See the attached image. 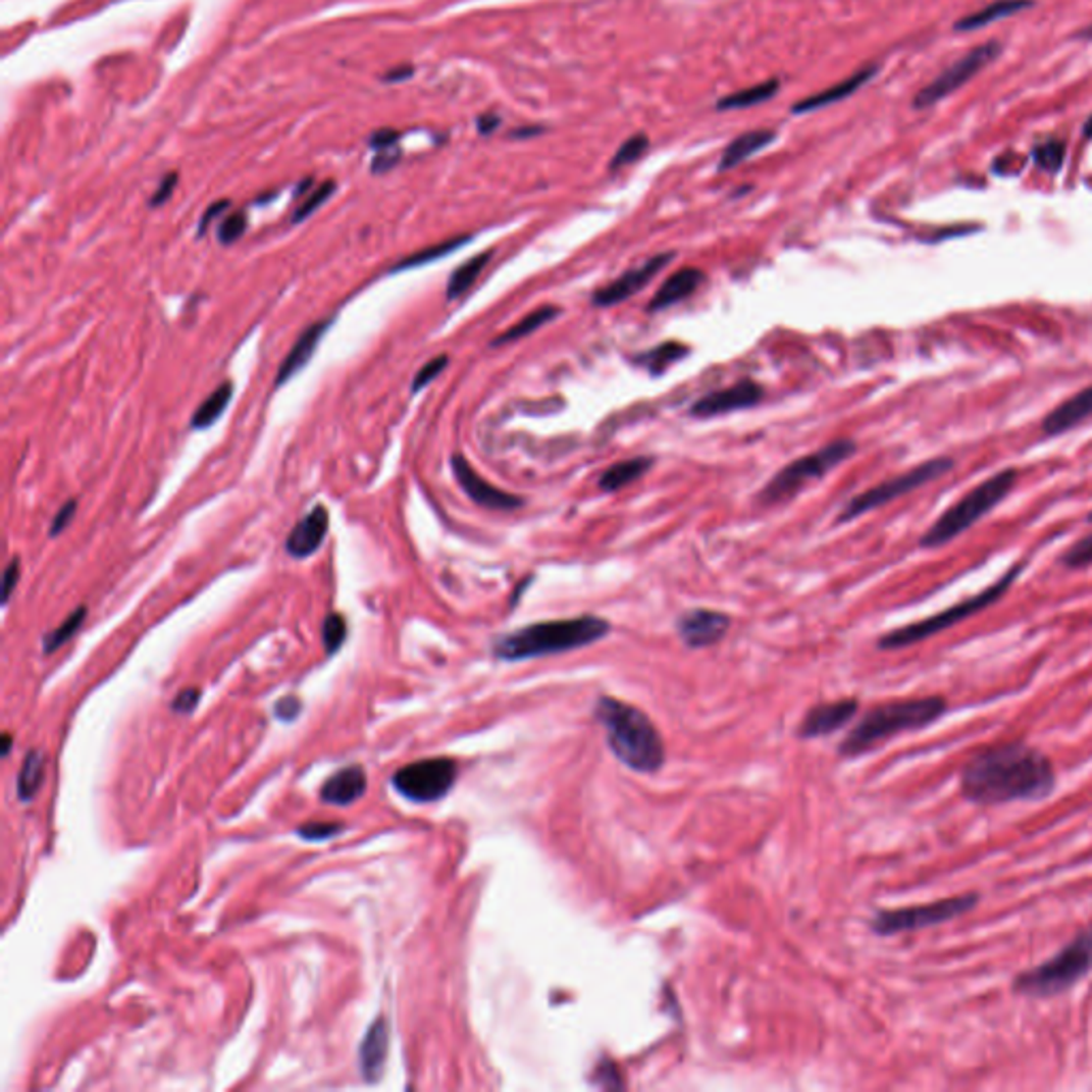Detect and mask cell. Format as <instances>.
Masks as SVG:
<instances>
[{
    "instance_id": "cell-34",
    "label": "cell",
    "mask_w": 1092,
    "mask_h": 1092,
    "mask_svg": "<svg viewBox=\"0 0 1092 1092\" xmlns=\"http://www.w3.org/2000/svg\"><path fill=\"white\" fill-rule=\"evenodd\" d=\"M472 238L470 236H463V238H453L449 242H443L437 246H431V248H425V250H418L416 254H412V257L400 261L398 265H395L391 271H404V269H410V267H421V265H427L431 261H437L447 257V254L455 252L457 248H461L463 244H468Z\"/></svg>"
},
{
    "instance_id": "cell-13",
    "label": "cell",
    "mask_w": 1092,
    "mask_h": 1092,
    "mask_svg": "<svg viewBox=\"0 0 1092 1092\" xmlns=\"http://www.w3.org/2000/svg\"><path fill=\"white\" fill-rule=\"evenodd\" d=\"M672 259H675V254L672 252H664V254H658V257H651L648 261L619 275L617 280L597 289L591 295V304L595 308H613L617 304H623V301L640 293Z\"/></svg>"
},
{
    "instance_id": "cell-50",
    "label": "cell",
    "mask_w": 1092,
    "mask_h": 1092,
    "mask_svg": "<svg viewBox=\"0 0 1092 1092\" xmlns=\"http://www.w3.org/2000/svg\"><path fill=\"white\" fill-rule=\"evenodd\" d=\"M395 142H398V133H393V131H380V133L374 135V139H371V146H376V148H386V146H391V144H395Z\"/></svg>"
},
{
    "instance_id": "cell-22",
    "label": "cell",
    "mask_w": 1092,
    "mask_h": 1092,
    "mask_svg": "<svg viewBox=\"0 0 1092 1092\" xmlns=\"http://www.w3.org/2000/svg\"><path fill=\"white\" fill-rule=\"evenodd\" d=\"M367 789V775L361 766H348L337 771L333 777L324 781L320 789V798L327 804L346 807L359 800Z\"/></svg>"
},
{
    "instance_id": "cell-35",
    "label": "cell",
    "mask_w": 1092,
    "mask_h": 1092,
    "mask_svg": "<svg viewBox=\"0 0 1092 1092\" xmlns=\"http://www.w3.org/2000/svg\"><path fill=\"white\" fill-rule=\"evenodd\" d=\"M86 615H88V609L80 607L62 621L60 627H56V630H52L50 634H45V638H43V654L50 656V654H54V651H58L62 644H66L68 640H71L77 634L80 627H82Z\"/></svg>"
},
{
    "instance_id": "cell-4",
    "label": "cell",
    "mask_w": 1092,
    "mask_h": 1092,
    "mask_svg": "<svg viewBox=\"0 0 1092 1092\" xmlns=\"http://www.w3.org/2000/svg\"><path fill=\"white\" fill-rule=\"evenodd\" d=\"M947 709L943 695H924V698L892 700L873 707L843 738L839 753L847 760L865 756L894 736L937 724Z\"/></svg>"
},
{
    "instance_id": "cell-7",
    "label": "cell",
    "mask_w": 1092,
    "mask_h": 1092,
    "mask_svg": "<svg viewBox=\"0 0 1092 1092\" xmlns=\"http://www.w3.org/2000/svg\"><path fill=\"white\" fill-rule=\"evenodd\" d=\"M1020 570H1022V566H1013L1007 574H1003V578H998L994 585H990L982 593L973 595L969 600H963V602L954 604V607H949V609H945V611H941V613H937L933 617L909 623L904 627H898V630H892L890 634L881 636L879 642H877L879 648L894 651V648L912 646L916 642L928 640V638H933V636L949 630V627H954V625L967 621L973 615L986 611L988 607H992L994 602H998L1007 593V589L1013 585V580L1020 576Z\"/></svg>"
},
{
    "instance_id": "cell-8",
    "label": "cell",
    "mask_w": 1092,
    "mask_h": 1092,
    "mask_svg": "<svg viewBox=\"0 0 1092 1092\" xmlns=\"http://www.w3.org/2000/svg\"><path fill=\"white\" fill-rule=\"evenodd\" d=\"M853 453L855 443H851V439H836V443H830L828 447L816 453H809L792 463H787L781 472H777L766 482V486L758 496V502L764 506H773L796 498L807 484L822 480L836 466H841L843 461L853 457Z\"/></svg>"
},
{
    "instance_id": "cell-53",
    "label": "cell",
    "mask_w": 1092,
    "mask_h": 1092,
    "mask_svg": "<svg viewBox=\"0 0 1092 1092\" xmlns=\"http://www.w3.org/2000/svg\"><path fill=\"white\" fill-rule=\"evenodd\" d=\"M1088 519H1090V521H1092V513H1090V517H1088Z\"/></svg>"
},
{
    "instance_id": "cell-17",
    "label": "cell",
    "mask_w": 1092,
    "mask_h": 1092,
    "mask_svg": "<svg viewBox=\"0 0 1092 1092\" xmlns=\"http://www.w3.org/2000/svg\"><path fill=\"white\" fill-rule=\"evenodd\" d=\"M329 531V510L324 506H314L310 513L301 519L287 538V553L295 560L314 555Z\"/></svg>"
},
{
    "instance_id": "cell-32",
    "label": "cell",
    "mask_w": 1092,
    "mask_h": 1092,
    "mask_svg": "<svg viewBox=\"0 0 1092 1092\" xmlns=\"http://www.w3.org/2000/svg\"><path fill=\"white\" fill-rule=\"evenodd\" d=\"M689 355V348L685 344H679V342H664L656 348H651L648 353L640 355L638 357V363L642 367H646L651 374L658 376V374H664V371L672 365L677 363L681 359H685Z\"/></svg>"
},
{
    "instance_id": "cell-25",
    "label": "cell",
    "mask_w": 1092,
    "mask_h": 1092,
    "mask_svg": "<svg viewBox=\"0 0 1092 1092\" xmlns=\"http://www.w3.org/2000/svg\"><path fill=\"white\" fill-rule=\"evenodd\" d=\"M875 73H877V66H865L863 71L853 73V75L847 77L845 82H841V84H836V86H832V88L820 92V95H813V97L800 101V103L794 107V111H796V113H804V111H816V109L826 107V105H832V103H839V101L851 97L857 88H863Z\"/></svg>"
},
{
    "instance_id": "cell-5",
    "label": "cell",
    "mask_w": 1092,
    "mask_h": 1092,
    "mask_svg": "<svg viewBox=\"0 0 1092 1092\" xmlns=\"http://www.w3.org/2000/svg\"><path fill=\"white\" fill-rule=\"evenodd\" d=\"M1088 973H1092V926L1084 928L1050 960L1018 973L1011 988L1022 996L1050 998L1072 990Z\"/></svg>"
},
{
    "instance_id": "cell-33",
    "label": "cell",
    "mask_w": 1092,
    "mask_h": 1092,
    "mask_svg": "<svg viewBox=\"0 0 1092 1092\" xmlns=\"http://www.w3.org/2000/svg\"><path fill=\"white\" fill-rule=\"evenodd\" d=\"M779 90V82L773 80V82H766V84H760V86H753L749 90H740V92H734V95L726 97V99H719L717 103V109H740V107H753V105H760L764 101H769L777 95Z\"/></svg>"
},
{
    "instance_id": "cell-46",
    "label": "cell",
    "mask_w": 1092,
    "mask_h": 1092,
    "mask_svg": "<svg viewBox=\"0 0 1092 1092\" xmlns=\"http://www.w3.org/2000/svg\"><path fill=\"white\" fill-rule=\"evenodd\" d=\"M19 568H21V562L19 557H13V560L9 562V566L5 568V574H3V602H9L17 580H19Z\"/></svg>"
},
{
    "instance_id": "cell-3",
    "label": "cell",
    "mask_w": 1092,
    "mask_h": 1092,
    "mask_svg": "<svg viewBox=\"0 0 1092 1092\" xmlns=\"http://www.w3.org/2000/svg\"><path fill=\"white\" fill-rule=\"evenodd\" d=\"M611 634V623L602 617L583 615L574 619H557L531 623L500 636L493 642V656L504 662H523L568 654L589 646Z\"/></svg>"
},
{
    "instance_id": "cell-29",
    "label": "cell",
    "mask_w": 1092,
    "mask_h": 1092,
    "mask_svg": "<svg viewBox=\"0 0 1092 1092\" xmlns=\"http://www.w3.org/2000/svg\"><path fill=\"white\" fill-rule=\"evenodd\" d=\"M562 314V308L557 306H542L538 310L529 312L527 316H523L517 324H513L508 331H504L500 337H496L491 342V346H504V344H510V342H517V340H523L531 333H536L538 329H542L544 324H549L551 320H555L557 316Z\"/></svg>"
},
{
    "instance_id": "cell-52",
    "label": "cell",
    "mask_w": 1092,
    "mask_h": 1092,
    "mask_svg": "<svg viewBox=\"0 0 1092 1092\" xmlns=\"http://www.w3.org/2000/svg\"><path fill=\"white\" fill-rule=\"evenodd\" d=\"M1078 37H1080V39H1086V41H1090V39H1092V24H1090L1088 29L1080 31V33H1078Z\"/></svg>"
},
{
    "instance_id": "cell-19",
    "label": "cell",
    "mask_w": 1092,
    "mask_h": 1092,
    "mask_svg": "<svg viewBox=\"0 0 1092 1092\" xmlns=\"http://www.w3.org/2000/svg\"><path fill=\"white\" fill-rule=\"evenodd\" d=\"M705 282H707V275L703 269H695V267L679 269L677 273H672L668 277V280L662 284V289L656 293V297L651 299L648 312H662V310L681 304V301L691 297Z\"/></svg>"
},
{
    "instance_id": "cell-2",
    "label": "cell",
    "mask_w": 1092,
    "mask_h": 1092,
    "mask_svg": "<svg viewBox=\"0 0 1092 1092\" xmlns=\"http://www.w3.org/2000/svg\"><path fill=\"white\" fill-rule=\"evenodd\" d=\"M595 719L607 732V742L615 758L636 773H658L666 762V747L660 730L646 713L613 695H602L595 705Z\"/></svg>"
},
{
    "instance_id": "cell-21",
    "label": "cell",
    "mask_w": 1092,
    "mask_h": 1092,
    "mask_svg": "<svg viewBox=\"0 0 1092 1092\" xmlns=\"http://www.w3.org/2000/svg\"><path fill=\"white\" fill-rule=\"evenodd\" d=\"M1088 416H1092V386H1086L1084 391L1076 393L1074 398H1069L1060 406H1056L1043 421V433L1045 435H1060L1069 429L1078 427L1084 423Z\"/></svg>"
},
{
    "instance_id": "cell-10",
    "label": "cell",
    "mask_w": 1092,
    "mask_h": 1092,
    "mask_svg": "<svg viewBox=\"0 0 1092 1092\" xmlns=\"http://www.w3.org/2000/svg\"><path fill=\"white\" fill-rule=\"evenodd\" d=\"M951 468H954V461L947 459V457L924 461V463H920V466H916L914 470L898 474V476H894L890 480L879 482V484L873 486V489H869L865 493L855 496L853 500H849L845 504V508H843V513L839 515V521H853L860 515H867V513H871V510H875L879 506H886L892 500H898L902 496H907V493L920 489V486L937 480L939 476L947 474Z\"/></svg>"
},
{
    "instance_id": "cell-47",
    "label": "cell",
    "mask_w": 1092,
    "mask_h": 1092,
    "mask_svg": "<svg viewBox=\"0 0 1092 1092\" xmlns=\"http://www.w3.org/2000/svg\"><path fill=\"white\" fill-rule=\"evenodd\" d=\"M299 713H301V703L293 698V695H287V698H282L275 705V717L280 719V722H293Z\"/></svg>"
},
{
    "instance_id": "cell-49",
    "label": "cell",
    "mask_w": 1092,
    "mask_h": 1092,
    "mask_svg": "<svg viewBox=\"0 0 1092 1092\" xmlns=\"http://www.w3.org/2000/svg\"><path fill=\"white\" fill-rule=\"evenodd\" d=\"M226 207H228V201H218V203H214L212 207H209V209H207V212H205V216L201 218V224H199V233H201V236L205 233V228L209 226V222H212V220H214V218H216V216H218L220 212H224V209H226Z\"/></svg>"
},
{
    "instance_id": "cell-37",
    "label": "cell",
    "mask_w": 1092,
    "mask_h": 1092,
    "mask_svg": "<svg viewBox=\"0 0 1092 1092\" xmlns=\"http://www.w3.org/2000/svg\"><path fill=\"white\" fill-rule=\"evenodd\" d=\"M348 634L346 619L340 613H331L322 623V644L327 648V654L333 656L335 651L344 644Z\"/></svg>"
},
{
    "instance_id": "cell-6",
    "label": "cell",
    "mask_w": 1092,
    "mask_h": 1092,
    "mask_svg": "<svg viewBox=\"0 0 1092 1092\" xmlns=\"http://www.w3.org/2000/svg\"><path fill=\"white\" fill-rule=\"evenodd\" d=\"M1018 470L1007 468L984 480L982 484L975 486L965 498H960L954 506L947 508L945 513L933 523L922 536V547L935 549L958 538L960 533L971 529L980 519H984L990 510L998 506L1018 482Z\"/></svg>"
},
{
    "instance_id": "cell-44",
    "label": "cell",
    "mask_w": 1092,
    "mask_h": 1092,
    "mask_svg": "<svg viewBox=\"0 0 1092 1092\" xmlns=\"http://www.w3.org/2000/svg\"><path fill=\"white\" fill-rule=\"evenodd\" d=\"M75 513H77V502H75V500H68V502H66V504H64V506H62V508L58 510V515H56V517H54V521H52V527H50V538H56V536H60V533H62V531H64V529H66L68 525H71V521H73Z\"/></svg>"
},
{
    "instance_id": "cell-16",
    "label": "cell",
    "mask_w": 1092,
    "mask_h": 1092,
    "mask_svg": "<svg viewBox=\"0 0 1092 1092\" xmlns=\"http://www.w3.org/2000/svg\"><path fill=\"white\" fill-rule=\"evenodd\" d=\"M730 630V617L717 611L693 609L677 621V632L689 648L713 646Z\"/></svg>"
},
{
    "instance_id": "cell-38",
    "label": "cell",
    "mask_w": 1092,
    "mask_h": 1092,
    "mask_svg": "<svg viewBox=\"0 0 1092 1092\" xmlns=\"http://www.w3.org/2000/svg\"><path fill=\"white\" fill-rule=\"evenodd\" d=\"M1033 158L1037 165L1045 171L1056 173L1062 167L1064 160V144L1062 142H1045L1033 150Z\"/></svg>"
},
{
    "instance_id": "cell-12",
    "label": "cell",
    "mask_w": 1092,
    "mask_h": 1092,
    "mask_svg": "<svg viewBox=\"0 0 1092 1092\" xmlns=\"http://www.w3.org/2000/svg\"><path fill=\"white\" fill-rule=\"evenodd\" d=\"M1001 50H1003L1001 43H996V41L984 43V45H980V48L971 50L958 62L951 64L947 71H943L937 80H933L931 84H928L922 92H918L914 107L922 109V107H931V105L939 103L941 99L951 95L954 90L963 88L971 77L978 75L986 64L996 60L998 54H1001Z\"/></svg>"
},
{
    "instance_id": "cell-14",
    "label": "cell",
    "mask_w": 1092,
    "mask_h": 1092,
    "mask_svg": "<svg viewBox=\"0 0 1092 1092\" xmlns=\"http://www.w3.org/2000/svg\"><path fill=\"white\" fill-rule=\"evenodd\" d=\"M451 468H453V474L459 482V486L463 491H466V496L478 504V506H484V508H491V510H515V508H521L523 506V500L513 496V493H506V491H500L498 486H493L491 482H486L472 466L470 461L463 457V455H453L451 459Z\"/></svg>"
},
{
    "instance_id": "cell-20",
    "label": "cell",
    "mask_w": 1092,
    "mask_h": 1092,
    "mask_svg": "<svg viewBox=\"0 0 1092 1092\" xmlns=\"http://www.w3.org/2000/svg\"><path fill=\"white\" fill-rule=\"evenodd\" d=\"M329 324H331L329 320L327 322H324V320L314 322V324H310L308 329H304V333L297 337L295 346L291 348V353L282 361L280 369H277V376H275V386L277 388L284 386L295 374H299V371L308 365V361L314 357V351L318 348L324 331L329 329Z\"/></svg>"
},
{
    "instance_id": "cell-23",
    "label": "cell",
    "mask_w": 1092,
    "mask_h": 1092,
    "mask_svg": "<svg viewBox=\"0 0 1092 1092\" xmlns=\"http://www.w3.org/2000/svg\"><path fill=\"white\" fill-rule=\"evenodd\" d=\"M388 1054V1027L384 1018L374 1020L361 1043V1074L367 1082H376Z\"/></svg>"
},
{
    "instance_id": "cell-40",
    "label": "cell",
    "mask_w": 1092,
    "mask_h": 1092,
    "mask_svg": "<svg viewBox=\"0 0 1092 1092\" xmlns=\"http://www.w3.org/2000/svg\"><path fill=\"white\" fill-rule=\"evenodd\" d=\"M333 191H335V181L322 184L320 189H316L304 203H301V205L297 207V212H295V216H293V222H301L304 218H308L310 214H314L316 209L333 195Z\"/></svg>"
},
{
    "instance_id": "cell-41",
    "label": "cell",
    "mask_w": 1092,
    "mask_h": 1092,
    "mask_svg": "<svg viewBox=\"0 0 1092 1092\" xmlns=\"http://www.w3.org/2000/svg\"><path fill=\"white\" fill-rule=\"evenodd\" d=\"M447 365H449V357L447 355H439V357L431 359L429 363H425L421 369H418V374L414 376L412 393H418L421 388H425L427 384H431L447 369Z\"/></svg>"
},
{
    "instance_id": "cell-9",
    "label": "cell",
    "mask_w": 1092,
    "mask_h": 1092,
    "mask_svg": "<svg viewBox=\"0 0 1092 1092\" xmlns=\"http://www.w3.org/2000/svg\"><path fill=\"white\" fill-rule=\"evenodd\" d=\"M978 902H980L978 892H967V894L947 896V898H939L926 904H918V907L884 909L873 916L871 931L879 937L924 931V928H933L954 918L967 916L969 912L978 907Z\"/></svg>"
},
{
    "instance_id": "cell-42",
    "label": "cell",
    "mask_w": 1092,
    "mask_h": 1092,
    "mask_svg": "<svg viewBox=\"0 0 1092 1092\" xmlns=\"http://www.w3.org/2000/svg\"><path fill=\"white\" fill-rule=\"evenodd\" d=\"M1064 564L1069 568H1086L1092 564V533L1064 553Z\"/></svg>"
},
{
    "instance_id": "cell-28",
    "label": "cell",
    "mask_w": 1092,
    "mask_h": 1092,
    "mask_svg": "<svg viewBox=\"0 0 1092 1092\" xmlns=\"http://www.w3.org/2000/svg\"><path fill=\"white\" fill-rule=\"evenodd\" d=\"M1033 5V0H996V3L984 7L982 11L973 13V15H967L963 21H958L956 29L958 31H975V29H984L988 24H994V21L1003 19V17H1009L1022 9H1027Z\"/></svg>"
},
{
    "instance_id": "cell-36",
    "label": "cell",
    "mask_w": 1092,
    "mask_h": 1092,
    "mask_svg": "<svg viewBox=\"0 0 1092 1092\" xmlns=\"http://www.w3.org/2000/svg\"><path fill=\"white\" fill-rule=\"evenodd\" d=\"M648 150V139L646 135H634L632 139H627V142L617 150V154L613 156L611 160V171H617L621 167H627L632 165V162L640 160L644 156V152Z\"/></svg>"
},
{
    "instance_id": "cell-27",
    "label": "cell",
    "mask_w": 1092,
    "mask_h": 1092,
    "mask_svg": "<svg viewBox=\"0 0 1092 1092\" xmlns=\"http://www.w3.org/2000/svg\"><path fill=\"white\" fill-rule=\"evenodd\" d=\"M493 257V250H486V252H480L476 254V257H472L470 261L463 263L461 267H457L451 277H449V287H447V299L449 301H455L459 299L461 295H466L474 282L478 280V275L484 271V267L489 265Z\"/></svg>"
},
{
    "instance_id": "cell-24",
    "label": "cell",
    "mask_w": 1092,
    "mask_h": 1092,
    "mask_svg": "<svg viewBox=\"0 0 1092 1092\" xmlns=\"http://www.w3.org/2000/svg\"><path fill=\"white\" fill-rule=\"evenodd\" d=\"M651 468H654V457H632V459L613 463L611 468H607L600 474L597 486L607 493L619 491L623 489V486L642 478Z\"/></svg>"
},
{
    "instance_id": "cell-18",
    "label": "cell",
    "mask_w": 1092,
    "mask_h": 1092,
    "mask_svg": "<svg viewBox=\"0 0 1092 1092\" xmlns=\"http://www.w3.org/2000/svg\"><path fill=\"white\" fill-rule=\"evenodd\" d=\"M860 705L849 698V700H836V703H828V705H820L816 709H811L802 724L798 728V736L800 738H820V736H828V734H834L836 730H841L847 722H851V719L855 717Z\"/></svg>"
},
{
    "instance_id": "cell-45",
    "label": "cell",
    "mask_w": 1092,
    "mask_h": 1092,
    "mask_svg": "<svg viewBox=\"0 0 1092 1092\" xmlns=\"http://www.w3.org/2000/svg\"><path fill=\"white\" fill-rule=\"evenodd\" d=\"M199 698H201V691H199L197 687L181 689V691L175 695V700H173V711H175V713H191V711L197 707Z\"/></svg>"
},
{
    "instance_id": "cell-15",
    "label": "cell",
    "mask_w": 1092,
    "mask_h": 1092,
    "mask_svg": "<svg viewBox=\"0 0 1092 1092\" xmlns=\"http://www.w3.org/2000/svg\"><path fill=\"white\" fill-rule=\"evenodd\" d=\"M764 388L753 380H740L734 386L713 391L695 402L689 410L695 418H715L736 410H747L762 402Z\"/></svg>"
},
{
    "instance_id": "cell-30",
    "label": "cell",
    "mask_w": 1092,
    "mask_h": 1092,
    "mask_svg": "<svg viewBox=\"0 0 1092 1092\" xmlns=\"http://www.w3.org/2000/svg\"><path fill=\"white\" fill-rule=\"evenodd\" d=\"M233 398V384L222 382L193 414V429H205L212 427L222 412L228 408V402Z\"/></svg>"
},
{
    "instance_id": "cell-31",
    "label": "cell",
    "mask_w": 1092,
    "mask_h": 1092,
    "mask_svg": "<svg viewBox=\"0 0 1092 1092\" xmlns=\"http://www.w3.org/2000/svg\"><path fill=\"white\" fill-rule=\"evenodd\" d=\"M43 777H45V758L41 751L33 749L27 756L24 764H21L19 777H17V796L21 802H31L37 796Z\"/></svg>"
},
{
    "instance_id": "cell-26",
    "label": "cell",
    "mask_w": 1092,
    "mask_h": 1092,
    "mask_svg": "<svg viewBox=\"0 0 1092 1092\" xmlns=\"http://www.w3.org/2000/svg\"><path fill=\"white\" fill-rule=\"evenodd\" d=\"M775 142V131H751L736 137L734 142L724 150L722 160H719V171H728L742 160H747L756 152L764 150L769 144Z\"/></svg>"
},
{
    "instance_id": "cell-1",
    "label": "cell",
    "mask_w": 1092,
    "mask_h": 1092,
    "mask_svg": "<svg viewBox=\"0 0 1092 1092\" xmlns=\"http://www.w3.org/2000/svg\"><path fill=\"white\" fill-rule=\"evenodd\" d=\"M1056 789L1054 766L1027 742H1001L973 753L960 771V794L975 804L1037 802Z\"/></svg>"
},
{
    "instance_id": "cell-51",
    "label": "cell",
    "mask_w": 1092,
    "mask_h": 1092,
    "mask_svg": "<svg viewBox=\"0 0 1092 1092\" xmlns=\"http://www.w3.org/2000/svg\"><path fill=\"white\" fill-rule=\"evenodd\" d=\"M11 749V734H5L3 736V756H7Z\"/></svg>"
},
{
    "instance_id": "cell-43",
    "label": "cell",
    "mask_w": 1092,
    "mask_h": 1092,
    "mask_svg": "<svg viewBox=\"0 0 1092 1092\" xmlns=\"http://www.w3.org/2000/svg\"><path fill=\"white\" fill-rule=\"evenodd\" d=\"M344 826L342 824H322V822H312V824H306L297 828V834L301 836V839L306 841H322V839H331V836H335L337 832H342Z\"/></svg>"
},
{
    "instance_id": "cell-11",
    "label": "cell",
    "mask_w": 1092,
    "mask_h": 1092,
    "mask_svg": "<svg viewBox=\"0 0 1092 1092\" xmlns=\"http://www.w3.org/2000/svg\"><path fill=\"white\" fill-rule=\"evenodd\" d=\"M459 775L451 758H429L412 762L393 775V787L412 802H435L445 798Z\"/></svg>"
},
{
    "instance_id": "cell-39",
    "label": "cell",
    "mask_w": 1092,
    "mask_h": 1092,
    "mask_svg": "<svg viewBox=\"0 0 1092 1092\" xmlns=\"http://www.w3.org/2000/svg\"><path fill=\"white\" fill-rule=\"evenodd\" d=\"M246 226H248V218H246L244 212H233V214H228V216L220 222V228H218V240H220V244H224V246L236 244V242L246 233Z\"/></svg>"
},
{
    "instance_id": "cell-48",
    "label": "cell",
    "mask_w": 1092,
    "mask_h": 1092,
    "mask_svg": "<svg viewBox=\"0 0 1092 1092\" xmlns=\"http://www.w3.org/2000/svg\"><path fill=\"white\" fill-rule=\"evenodd\" d=\"M175 184H177V175H175V173H173V175H167L165 179H162L160 186H158V191L154 193V197H152V201H150V205L158 207V205L165 203V201L171 197V193H173V189H175Z\"/></svg>"
}]
</instances>
